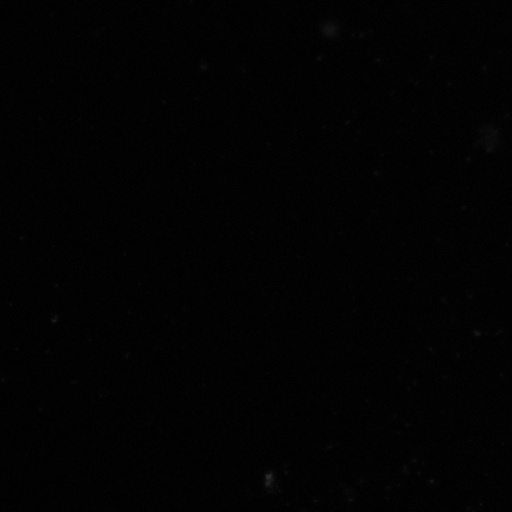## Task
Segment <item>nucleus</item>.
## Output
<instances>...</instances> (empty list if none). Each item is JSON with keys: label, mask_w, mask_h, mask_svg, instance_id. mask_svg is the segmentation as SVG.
Returning a JSON list of instances; mask_svg holds the SVG:
<instances>
[]
</instances>
